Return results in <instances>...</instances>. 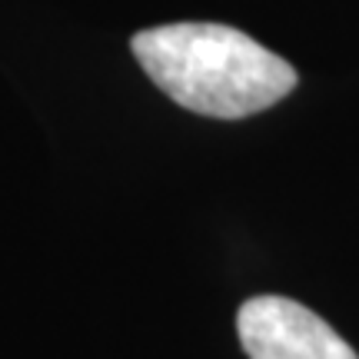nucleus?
Masks as SVG:
<instances>
[{
	"label": "nucleus",
	"instance_id": "f257e3e1",
	"mask_svg": "<svg viewBox=\"0 0 359 359\" xmlns=\"http://www.w3.org/2000/svg\"><path fill=\"white\" fill-rule=\"evenodd\" d=\"M130 47L170 100L217 120L269 110L299 80L283 57L226 24L150 27Z\"/></svg>",
	"mask_w": 359,
	"mask_h": 359
},
{
	"label": "nucleus",
	"instance_id": "f03ea898",
	"mask_svg": "<svg viewBox=\"0 0 359 359\" xmlns=\"http://www.w3.org/2000/svg\"><path fill=\"white\" fill-rule=\"evenodd\" d=\"M250 359H359L330 323L286 296H253L236 313Z\"/></svg>",
	"mask_w": 359,
	"mask_h": 359
}]
</instances>
